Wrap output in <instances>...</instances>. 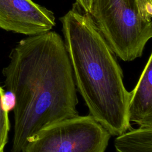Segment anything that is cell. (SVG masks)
Here are the masks:
<instances>
[{
  "label": "cell",
  "instance_id": "5b68a950",
  "mask_svg": "<svg viewBox=\"0 0 152 152\" xmlns=\"http://www.w3.org/2000/svg\"><path fill=\"white\" fill-rule=\"evenodd\" d=\"M53 13L31 0H0V28L28 36L50 31Z\"/></svg>",
  "mask_w": 152,
  "mask_h": 152
},
{
  "label": "cell",
  "instance_id": "52a82bcc",
  "mask_svg": "<svg viewBox=\"0 0 152 152\" xmlns=\"http://www.w3.org/2000/svg\"><path fill=\"white\" fill-rule=\"evenodd\" d=\"M116 152H152V127H140L118 135Z\"/></svg>",
  "mask_w": 152,
  "mask_h": 152
},
{
  "label": "cell",
  "instance_id": "6da1fadb",
  "mask_svg": "<svg viewBox=\"0 0 152 152\" xmlns=\"http://www.w3.org/2000/svg\"><path fill=\"white\" fill-rule=\"evenodd\" d=\"M9 58L2 74L15 99L11 152H21L43 128L78 116V98L64 42L56 32L20 40Z\"/></svg>",
  "mask_w": 152,
  "mask_h": 152
},
{
  "label": "cell",
  "instance_id": "277c9868",
  "mask_svg": "<svg viewBox=\"0 0 152 152\" xmlns=\"http://www.w3.org/2000/svg\"><path fill=\"white\" fill-rule=\"evenodd\" d=\"M110 136L91 115H78L43 128L21 152H104Z\"/></svg>",
  "mask_w": 152,
  "mask_h": 152
},
{
  "label": "cell",
  "instance_id": "8992f818",
  "mask_svg": "<svg viewBox=\"0 0 152 152\" xmlns=\"http://www.w3.org/2000/svg\"><path fill=\"white\" fill-rule=\"evenodd\" d=\"M128 117L140 127H152V54L135 88L129 92Z\"/></svg>",
  "mask_w": 152,
  "mask_h": 152
},
{
  "label": "cell",
  "instance_id": "3957f363",
  "mask_svg": "<svg viewBox=\"0 0 152 152\" xmlns=\"http://www.w3.org/2000/svg\"><path fill=\"white\" fill-rule=\"evenodd\" d=\"M90 15L115 55L124 61L141 57L152 37L138 0H93Z\"/></svg>",
  "mask_w": 152,
  "mask_h": 152
},
{
  "label": "cell",
  "instance_id": "8fae6325",
  "mask_svg": "<svg viewBox=\"0 0 152 152\" xmlns=\"http://www.w3.org/2000/svg\"><path fill=\"white\" fill-rule=\"evenodd\" d=\"M93 1V0H76V4H77L85 12L90 14Z\"/></svg>",
  "mask_w": 152,
  "mask_h": 152
},
{
  "label": "cell",
  "instance_id": "ba28073f",
  "mask_svg": "<svg viewBox=\"0 0 152 152\" xmlns=\"http://www.w3.org/2000/svg\"><path fill=\"white\" fill-rule=\"evenodd\" d=\"M4 92V90L0 86V152H4L10 130L8 112L6 110L3 104Z\"/></svg>",
  "mask_w": 152,
  "mask_h": 152
},
{
  "label": "cell",
  "instance_id": "7a4b0ae2",
  "mask_svg": "<svg viewBox=\"0 0 152 152\" xmlns=\"http://www.w3.org/2000/svg\"><path fill=\"white\" fill-rule=\"evenodd\" d=\"M61 21L75 86L90 115L110 135L129 131L130 93L108 43L90 14L76 3Z\"/></svg>",
  "mask_w": 152,
  "mask_h": 152
},
{
  "label": "cell",
  "instance_id": "9c48e42d",
  "mask_svg": "<svg viewBox=\"0 0 152 152\" xmlns=\"http://www.w3.org/2000/svg\"><path fill=\"white\" fill-rule=\"evenodd\" d=\"M141 15L144 20L151 22L152 0H138Z\"/></svg>",
  "mask_w": 152,
  "mask_h": 152
},
{
  "label": "cell",
  "instance_id": "30bf717a",
  "mask_svg": "<svg viewBox=\"0 0 152 152\" xmlns=\"http://www.w3.org/2000/svg\"><path fill=\"white\" fill-rule=\"evenodd\" d=\"M3 104L5 109L8 112L14 109L15 104V99L14 94L10 91H5L3 95Z\"/></svg>",
  "mask_w": 152,
  "mask_h": 152
}]
</instances>
